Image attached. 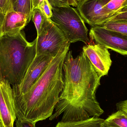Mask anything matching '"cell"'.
Listing matches in <instances>:
<instances>
[{
	"label": "cell",
	"instance_id": "1",
	"mask_svg": "<svg viewBox=\"0 0 127 127\" xmlns=\"http://www.w3.org/2000/svg\"><path fill=\"white\" fill-rule=\"evenodd\" d=\"M64 87L50 118L54 120L63 114L61 122H76L92 117L99 118L104 112L97 101L95 93L101 77L85 53L74 58L69 51L64 59Z\"/></svg>",
	"mask_w": 127,
	"mask_h": 127
},
{
	"label": "cell",
	"instance_id": "2",
	"mask_svg": "<svg viewBox=\"0 0 127 127\" xmlns=\"http://www.w3.org/2000/svg\"><path fill=\"white\" fill-rule=\"evenodd\" d=\"M71 43L63 45L48 67L29 91L13 96L17 119L37 123L50 118L63 89V65Z\"/></svg>",
	"mask_w": 127,
	"mask_h": 127
},
{
	"label": "cell",
	"instance_id": "3",
	"mask_svg": "<svg viewBox=\"0 0 127 127\" xmlns=\"http://www.w3.org/2000/svg\"><path fill=\"white\" fill-rule=\"evenodd\" d=\"M36 38L29 42L21 31L0 37V80L12 87L21 83L36 56Z\"/></svg>",
	"mask_w": 127,
	"mask_h": 127
},
{
	"label": "cell",
	"instance_id": "4",
	"mask_svg": "<svg viewBox=\"0 0 127 127\" xmlns=\"http://www.w3.org/2000/svg\"><path fill=\"white\" fill-rule=\"evenodd\" d=\"M52 9L53 15L50 19L63 32L70 43L79 41L86 45L90 43L88 29L77 10L70 6Z\"/></svg>",
	"mask_w": 127,
	"mask_h": 127
},
{
	"label": "cell",
	"instance_id": "5",
	"mask_svg": "<svg viewBox=\"0 0 127 127\" xmlns=\"http://www.w3.org/2000/svg\"><path fill=\"white\" fill-rule=\"evenodd\" d=\"M36 39V55H56L62 47L69 42L63 32L50 19Z\"/></svg>",
	"mask_w": 127,
	"mask_h": 127
},
{
	"label": "cell",
	"instance_id": "6",
	"mask_svg": "<svg viewBox=\"0 0 127 127\" xmlns=\"http://www.w3.org/2000/svg\"><path fill=\"white\" fill-rule=\"evenodd\" d=\"M56 55L51 53L36 55L21 83L18 86L12 87L13 96L22 95L27 92Z\"/></svg>",
	"mask_w": 127,
	"mask_h": 127
},
{
	"label": "cell",
	"instance_id": "7",
	"mask_svg": "<svg viewBox=\"0 0 127 127\" xmlns=\"http://www.w3.org/2000/svg\"><path fill=\"white\" fill-rule=\"evenodd\" d=\"M92 40L124 56H127V36L107 30L103 26L92 27L89 32Z\"/></svg>",
	"mask_w": 127,
	"mask_h": 127
},
{
	"label": "cell",
	"instance_id": "8",
	"mask_svg": "<svg viewBox=\"0 0 127 127\" xmlns=\"http://www.w3.org/2000/svg\"><path fill=\"white\" fill-rule=\"evenodd\" d=\"M95 71L101 77L108 74L112 65L110 54L108 49L100 44H88L83 48Z\"/></svg>",
	"mask_w": 127,
	"mask_h": 127
},
{
	"label": "cell",
	"instance_id": "9",
	"mask_svg": "<svg viewBox=\"0 0 127 127\" xmlns=\"http://www.w3.org/2000/svg\"><path fill=\"white\" fill-rule=\"evenodd\" d=\"M100 0H85L78 3L77 10L84 21L92 27L102 26L110 19L104 13Z\"/></svg>",
	"mask_w": 127,
	"mask_h": 127
},
{
	"label": "cell",
	"instance_id": "10",
	"mask_svg": "<svg viewBox=\"0 0 127 127\" xmlns=\"http://www.w3.org/2000/svg\"><path fill=\"white\" fill-rule=\"evenodd\" d=\"M0 116L4 127H14L16 118L14 107L13 93L10 84L0 80Z\"/></svg>",
	"mask_w": 127,
	"mask_h": 127
},
{
	"label": "cell",
	"instance_id": "11",
	"mask_svg": "<svg viewBox=\"0 0 127 127\" xmlns=\"http://www.w3.org/2000/svg\"><path fill=\"white\" fill-rule=\"evenodd\" d=\"M30 21L23 13L14 11L8 12L5 15L3 25V34L15 35L25 27Z\"/></svg>",
	"mask_w": 127,
	"mask_h": 127
},
{
	"label": "cell",
	"instance_id": "12",
	"mask_svg": "<svg viewBox=\"0 0 127 127\" xmlns=\"http://www.w3.org/2000/svg\"><path fill=\"white\" fill-rule=\"evenodd\" d=\"M104 119L92 117L87 120L76 122H60L56 127H103Z\"/></svg>",
	"mask_w": 127,
	"mask_h": 127
},
{
	"label": "cell",
	"instance_id": "13",
	"mask_svg": "<svg viewBox=\"0 0 127 127\" xmlns=\"http://www.w3.org/2000/svg\"><path fill=\"white\" fill-rule=\"evenodd\" d=\"M103 127H127V117L121 110L110 115L104 120Z\"/></svg>",
	"mask_w": 127,
	"mask_h": 127
},
{
	"label": "cell",
	"instance_id": "14",
	"mask_svg": "<svg viewBox=\"0 0 127 127\" xmlns=\"http://www.w3.org/2000/svg\"><path fill=\"white\" fill-rule=\"evenodd\" d=\"M12 11L25 14L30 21L33 12L32 0H17L13 4Z\"/></svg>",
	"mask_w": 127,
	"mask_h": 127
},
{
	"label": "cell",
	"instance_id": "15",
	"mask_svg": "<svg viewBox=\"0 0 127 127\" xmlns=\"http://www.w3.org/2000/svg\"><path fill=\"white\" fill-rule=\"evenodd\" d=\"M32 18L36 28L38 36L48 24L50 21V19L48 18L38 8H36L33 9Z\"/></svg>",
	"mask_w": 127,
	"mask_h": 127
},
{
	"label": "cell",
	"instance_id": "16",
	"mask_svg": "<svg viewBox=\"0 0 127 127\" xmlns=\"http://www.w3.org/2000/svg\"><path fill=\"white\" fill-rule=\"evenodd\" d=\"M102 26L107 30L127 36V20H109Z\"/></svg>",
	"mask_w": 127,
	"mask_h": 127
},
{
	"label": "cell",
	"instance_id": "17",
	"mask_svg": "<svg viewBox=\"0 0 127 127\" xmlns=\"http://www.w3.org/2000/svg\"><path fill=\"white\" fill-rule=\"evenodd\" d=\"M126 0H111L103 6L104 12L110 19L123 7Z\"/></svg>",
	"mask_w": 127,
	"mask_h": 127
},
{
	"label": "cell",
	"instance_id": "18",
	"mask_svg": "<svg viewBox=\"0 0 127 127\" xmlns=\"http://www.w3.org/2000/svg\"><path fill=\"white\" fill-rule=\"evenodd\" d=\"M52 7H64L71 6L77 7L78 3L75 0H48Z\"/></svg>",
	"mask_w": 127,
	"mask_h": 127
},
{
	"label": "cell",
	"instance_id": "19",
	"mask_svg": "<svg viewBox=\"0 0 127 127\" xmlns=\"http://www.w3.org/2000/svg\"><path fill=\"white\" fill-rule=\"evenodd\" d=\"M38 8L41 10L48 18L50 19L52 17L53 15L52 7L48 0H44Z\"/></svg>",
	"mask_w": 127,
	"mask_h": 127
},
{
	"label": "cell",
	"instance_id": "20",
	"mask_svg": "<svg viewBox=\"0 0 127 127\" xmlns=\"http://www.w3.org/2000/svg\"><path fill=\"white\" fill-rule=\"evenodd\" d=\"M127 20V6L121 8L109 20Z\"/></svg>",
	"mask_w": 127,
	"mask_h": 127
},
{
	"label": "cell",
	"instance_id": "21",
	"mask_svg": "<svg viewBox=\"0 0 127 127\" xmlns=\"http://www.w3.org/2000/svg\"><path fill=\"white\" fill-rule=\"evenodd\" d=\"M36 124L34 122L17 119L16 122V127H35Z\"/></svg>",
	"mask_w": 127,
	"mask_h": 127
},
{
	"label": "cell",
	"instance_id": "22",
	"mask_svg": "<svg viewBox=\"0 0 127 127\" xmlns=\"http://www.w3.org/2000/svg\"><path fill=\"white\" fill-rule=\"evenodd\" d=\"M117 110H121L124 112L127 117V100L121 101L116 104Z\"/></svg>",
	"mask_w": 127,
	"mask_h": 127
},
{
	"label": "cell",
	"instance_id": "23",
	"mask_svg": "<svg viewBox=\"0 0 127 127\" xmlns=\"http://www.w3.org/2000/svg\"><path fill=\"white\" fill-rule=\"evenodd\" d=\"M5 17V14L2 12L0 9V37L3 35L2 29Z\"/></svg>",
	"mask_w": 127,
	"mask_h": 127
},
{
	"label": "cell",
	"instance_id": "24",
	"mask_svg": "<svg viewBox=\"0 0 127 127\" xmlns=\"http://www.w3.org/2000/svg\"><path fill=\"white\" fill-rule=\"evenodd\" d=\"M7 0H0V9L6 15V5Z\"/></svg>",
	"mask_w": 127,
	"mask_h": 127
},
{
	"label": "cell",
	"instance_id": "25",
	"mask_svg": "<svg viewBox=\"0 0 127 127\" xmlns=\"http://www.w3.org/2000/svg\"><path fill=\"white\" fill-rule=\"evenodd\" d=\"M16 0H7L6 5V13L12 10L13 6Z\"/></svg>",
	"mask_w": 127,
	"mask_h": 127
},
{
	"label": "cell",
	"instance_id": "26",
	"mask_svg": "<svg viewBox=\"0 0 127 127\" xmlns=\"http://www.w3.org/2000/svg\"><path fill=\"white\" fill-rule=\"evenodd\" d=\"M44 0H32L33 9L38 8Z\"/></svg>",
	"mask_w": 127,
	"mask_h": 127
},
{
	"label": "cell",
	"instance_id": "27",
	"mask_svg": "<svg viewBox=\"0 0 127 127\" xmlns=\"http://www.w3.org/2000/svg\"><path fill=\"white\" fill-rule=\"evenodd\" d=\"M111 0H100L101 1L104 5H105L107 3L109 2Z\"/></svg>",
	"mask_w": 127,
	"mask_h": 127
},
{
	"label": "cell",
	"instance_id": "28",
	"mask_svg": "<svg viewBox=\"0 0 127 127\" xmlns=\"http://www.w3.org/2000/svg\"><path fill=\"white\" fill-rule=\"evenodd\" d=\"M0 127H4L3 124V122L1 120L0 116Z\"/></svg>",
	"mask_w": 127,
	"mask_h": 127
},
{
	"label": "cell",
	"instance_id": "29",
	"mask_svg": "<svg viewBox=\"0 0 127 127\" xmlns=\"http://www.w3.org/2000/svg\"><path fill=\"white\" fill-rule=\"evenodd\" d=\"M84 0H75L76 1H77V3H80V2H82V1H83Z\"/></svg>",
	"mask_w": 127,
	"mask_h": 127
},
{
	"label": "cell",
	"instance_id": "30",
	"mask_svg": "<svg viewBox=\"0 0 127 127\" xmlns=\"http://www.w3.org/2000/svg\"><path fill=\"white\" fill-rule=\"evenodd\" d=\"M126 6H127V0H126V1H125V2L124 4V5L123 7Z\"/></svg>",
	"mask_w": 127,
	"mask_h": 127
},
{
	"label": "cell",
	"instance_id": "31",
	"mask_svg": "<svg viewBox=\"0 0 127 127\" xmlns=\"http://www.w3.org/2000/svg\"></svg>",
	"mask_w": 127,
	"mask_h": 127
},
{
	"label": "cell",
	"instance_id": "32",
	"mask_svg": "<svg viewBox=\"0 0 127 127\" xmlns=\"http://www.w3.org/2000/svg\"></svg>",
	"mask_w": 127,
	"mask_h": 127
},
{
	"label": "cell",
	"instance_id": "33",
	"mask_svg": "<svg viewBox=\"0 0 127 127\" xmlns=\"http://www.w3.org/2000/svg\"></svg>",
	"mask_w": 127,
	"mask_h": 127
}]
</instances>
